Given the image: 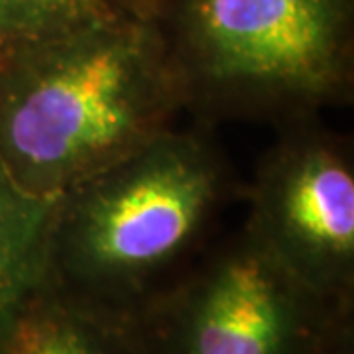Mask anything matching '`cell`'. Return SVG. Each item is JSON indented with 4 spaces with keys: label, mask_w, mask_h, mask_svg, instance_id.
<instances>
[{
    "label": "cell",
    "mask_w": 354,
    "mask_h": 354,
    "mask_svg": "<svg viewBox=\"0 0 354 354\" xmlns=\"http://www.w3.org/2000/svg\"><path fill=\"white\" fill-rule=\"evenodd\" d=\"M201 124L290 127L351 102L354 0H156L148 8Z\"/></svg>",
    "instance_id": "cell-3"
},
{
    "label": "cell",
    "mask_w": 354,
    "mask_h": 354,
    "mask_svg": "<svg viewBox=\"0 0 354 354\" xmlns=\"http://www.w3.org/2000/svg\"><path fill=\"white\" fill-rule=\"evenodd\" d=\"M246 227L297 278L354 304L353 142L317 118L283 127L246 191Z\"/></svg>",
    "instance_id": "cell-5"
},
{
    "label": "cell",
    "mask_w": 354,
    "mask_h": 354,
    "mask_svg": "<svg viewBox=\"0 0 354 354\" xmlns=\"http://www.w3.org/2000/svg\"><path fill=\"white\" fill-rule=\"evenodd\" d=\"M55 201L22 189L0 162V337L46 283Z\"/></svg>",
    "instance_id": "cell-7"
},
{
    "label": "cell",
    "mask_w": 354,
    "mask_h": 354,
    "mask_svg": "<svg viewBox=\"0 0 354 354\" xmlns=\"http://www.w3.org/2000/svg\"><path fill=\"white\" fill-rule=\"evenodd\" d=\"M234 193L205 124L171 128L57 197L44 288L130 325L201 256Z\"/></svg>",
    "instance_id": "cell-2"
},
{
    "label": "cell",
    "mask_w": 354,
    "mask_h": 354,
    "mask_svg": "<svg viewBox=\"0 0 354 354\" xmlns=\"http://www.w3.org/2000/svg\"><path fill=\"white\" fill-rule=\"evenodd\" d=\"M120 2L127 6H134V8H148L156 0H120Z\"/></svg>",
    "instance_id": "cell-9"
},
{
    "label": "cell",
    "mask_w": 354,
    "mask_h": 354,
    "mask_svg": "<svg viewBox=\"0 0 354 354\" xmlns=\"http://www.w3.org/2000/svg\"><path fill=\"white\" fill-rule=\"evenodd\" d=\"M183 85L152 14L113 18L0 55V162L38 197L64 191L177 127Z\"/></svg>",
    "instance_id": "cell-1"
},
{
    "label": "cell",
    "mask_w": 354,
    "mask_h": 354,
    "mask_svg": "<svg viewBox=\"0 0 354 354\" xmlns=\"http://www.w3.org/2000/svg\"><path fill=\"white\" fill-rule=\"evenodd\" d=\"M124 6L120 0H0V55L102 22Z\"/></svg>",
    "instance_id": "cell-8"
},
{
    "label": "cell",
    "mask_w": 354,
    "mask_h": 354,
    "mask_svg": "<svg viewBox=\"0 0 354 354\" xmlns=\"http://www.w3.org/2000/svg\"><path fill=\"white\" fill-rule=\"evenodd\" d=\"M128 327L144 354H354V304L309 288L246 227Z\"/></svg>",
    "instance_id": "cell-4"
},
{
    "label": "cell",
    "mask_w": 354,
    "mask_h": 354,
    "mask_svg": "<svg viewBox=\"0 0 354 354\" xmlns=\"http://www.w3.org/2000/svg\"><path fill=\"white\" fill-rule=\"evenodd\" d=\"M0 354H144L132 329L71 304L48 288L0 337Z\"/></svg>",
    "instance_id": "cell-6"
}]
</instances>
